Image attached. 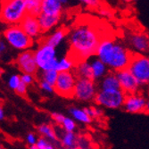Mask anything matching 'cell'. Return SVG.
I'll list each match as a JSON object with an SVG mask.
<instances>
[{
  "label": "cell",
  "instance_id": "obj_1",
  "mask_svg": "<svg viewBox=\"0 0 149 149\" xmlns=\"http://www.w3.org/2000/svg\"><path fill=\"white\" fill-rule=\"evenodd\" d=\"M67 37L70 46L68 56L76 64L87 61L96 55L100 41L104 38L98 28L88 22H79L73 26L69 30Z\"/></svg>",
  "mask_w": 149,
  "mask_h": 149
},
{
  "label": "cell",
  "instance_id": "obj_21",
  "mask_svg": "<svg viewBox=\"0 0 149 149\" xmlns=\"http://www.w3.org/2000/svg\"><path fill=\"white\" fill-rule=\"evenodd\" d=\"M37 130L41 138H44L55 144L58 142V135L52 125L48 123H41L37 127Z\"/></svg>",
  "mask_w": 149,
  "mask_h": 149
},
{
  "label": "cell",
  "instance_id": "obj_27",
  "mask_svg": "<svg viewBox=\"0 0 149 149\" xmlns=\"http://www.w3.org/2000/svg\"><path fill=\"white\" fill-rule=\"evenodd\" d=\"M62 129L63 130L64 132H75L77 125H76V121L68 116H65L62 124L60 125Z\"/></svg>",
  "mask_w": 149,
  "mask_h": 149
},
{
  "label": "cell",
  "instance_id": "obj_22",
  "mask_svg": "<svg viewBox=\"0 0 149 149\" xmlns=\"http://www.w3.org/2000/svg\"><path fill=\"white\" fill-rule=\"evenodd\" d=\"M72 118L75 120L78 121L79 123L82 124H90L92 123V119L87 114L84 109L81 108H77V107H72L69 110Z\"/></svg>",
  "mask_w": 149,
  "mask_h": 149
},
{
  "label": "cell",
  "instance_id": "obj_20",
  "mask_svg": "<svg viewBox=\"0 0 149 149\" xmlns=\"http://www.w3.org/2000/svg\"><path fill=\"white\" fill-rule=\"evenodd\" d=\"M72 72L78 79H88L93 80L91 65L88 60L77 63Z\"/></svg>",
  "mask_w": 149,
  "mask_h": 149
},
{
  "label": "cell",
  "instance_id": "obj_5",
  "mask_svg": "<svg viewBox=\"0 0 149 149\" xmlns=\"http://www.w3.org/2000/svg\"><path fill=\"white\" fill-rule=\"evenodd\" d=\"M38 45L34 50V57L39 72L56 70L58 61L56 49L42 41H38Z\"/></svg>",
  "mask_w": 149,
  "mask_h": 149
},
{
  "label": "cell",
  "instance_id": "obj_24",
  "mask_svg": "<svg viewBox=\"0 0 149 149\" xmlns=\"http://www.w3.org/2000/svg\"><path fill=\"white\" fill-rule=\"evenodd\" d=\"M76 63L69 56H66L63 58L58 59L56 66V71L59 72H72Z\"/></svg>",
  "mask_w": 149,
  "mask_h": 149
},
{
  "label": "cell",
  "instance_id": "obj_28",
  "mask_svg": "<svg viewBox=\"0 0 149 149\" xmlns=\"http://www.w3.org/2000/svg\"><path fill=\"white\" fill-rule=\"evenodd\" d=\"M87 114L92 119H99L103 116L104 112L100 107H96V106H88L83 108Z\"/></svg>",
  "mask_w": 149,
  "mask_h": 149
},
{
  "label": "cell",
  "instance_id": "obj_48",
  "mask_svg": "<svg viewBox=\"0 0 149 149\" xmlns=\"http://www.w3.org/2000/svg\"><path fill=\"white\" fill-rule=\"evenodd\" d=\"M0 1H1V0H0Z\"/></svg>",
  "mask_w": 149,
  "mask_h": 149
},
{
  "label": "cell",
  "instance_id": "obj_6",
  "mask_svg": "<svg viewBox=\"0 0 149 149\" xmlns=\"http://www.w3.org/2000/svg\"><path fill=\"white\" fill-rule=\"evenodd\" d=\"M127 69L137 79L141 88L149 86V56L133 54Z\"/></svg>",
  "mask_w": 149,
  "mask_h": 149
},
{
  "label": "cell",
  "instance_id": "obj_47",
  "mask_svg": "<svg viewBox=\"0 0 149 149\" xmlns=\"http://www.w3.org/2000/svg\"><path fill=\"white\" fill-rule=\"evenodd\" d=\"M74 149H79V148H77V147H76V148H74Z\"/></svg>",
  "mask_w": 149,
  "mask_h": 149
},
{
  "label": "cell",
  "instance_id": "obj_3",
  "mask_svg": "<svg viewBox=\"0 0 149 149\" xmlns=\"http://www.w3.org/2000/svg\"><path fill=\"white\" fill-rule=\"evenodd\" d=\"M27 13L25 0H1L0 1V22L12 26L19 25Z\"/></svg>",
  "mask_w": 149,
  "mask_h": 149
},
{
  "label": "cell",
  "instance_id": "obj_23",
  "mask_svg": "<svg viewBox=\"0 0 149 149\" xmlns=\"http://www.w3.org/2000/svg\"><path fill=\"white\" fill-rule=\"evenodd\" d=\"M78 138L75 132H63L61 136L60 142L65 149H74L77 147Z\"/></svg>",
  "mask_w": 149,
  "mask_h": 149
},
{
  "label": "cell",
  "instance_id": "obj_15",
  "mask_svg": "<svg viewBox=\"0 0 149 149\" xmlns=\"http://www.w3.org/2000/svg\"><path fill=\"white\" fill-rule=\"evenodd\" d=\"M69 30H67L64 27H59V28L56 29L53 32L43 36L38 41H42L53 47L56 48L64 40V38L68 35Z\"/></svg>",
  "mask_w": 149,
  "mask_h": 149
},
{
  "label": "cell",
  "instance_id": "obj_8",
  "mask_svg": "<svg viewBox=\"0 0 149 149\" xmlns=\"http://www.w3.org/2000/svg\"><path fill=\"white\" fill-rule=\"evenodd\" d=\"M97 91L98 87L96 81L88 79H77L72 98L79 102H91L94 101Z\"/></svg>",
  "mask_w": 149,
  "mask_h": 149
},
{
  "label": "cell",
  "instance_id": "obj_37",
  "mask_svg": "<svg viewBox=\"0 0 149 149\" xmlns=\"http://www.w3.org/2000/svg\"><path fill=\"white\" fill-rule=\"evenodd\" d=\"M51 117H52V119H53V120L55 121V123L57 124V125H61L62 124V123H63V119H64V115L63 114H62V113H53L52 114H51Z\"/></svg>",
  "mask_w": 149,
  "mask_h": 149
},
{
  "label": "cell",
  "instance_id": "obj_2",
  "mask_svg": "<svg viewBox=\"0 0 149 149\" xmlns=\"http://www.w3.org/2000/svg\"><path fill=\"white\" fill-rule=\"evenodd\" d=\"M132 56L133 53L123 42L107 37L103 38L95 55L113 72L127 69Z\"/></svg>",
  "mask_w": 149,
  "mask_h": 149
},
{
  "label": "cell",
  "instance_id": "obj_44",
  "mask_svg": "<svg viewBox=\"0 0 149 149\" xmlns=\"http://www.w3.org/2000/svg\"><path fill=\"white\" fill-rule=\"evenodd\" d=\"M29 149H38V147L36 146H31Z\"/></svg>",
  "mask_w": 149,
  "mask_h": 149
},
{
  "label": "cell",
  "instance_id": "obj_30",
  "mask_svg": "<svg viewBox=\"0 0 149 149\" xmlns=\"http://www.w3.org/2000/svg\"><path fill=\"white\" fill-rule=\"evenodd\" d=\"M21 82L22 81H21L20 75H17V74L11 75L10 78L8 79V87L13 90H16V88H18Z\"/></svg>",
  "mask_w": 149,
  "mask_h": 149
},
{
  "label": "cell",
  "instance_id": "obj_31",
  "mask_svg": "<svg viewBox=\"0 0 149 149\" xmlns=\"http://www.w3.org/2000/svg\"><path fill=\"white\" fill-rule=\"evenodd\" d=\"M77 148L79 149H91V143L86 138H78Z\"/></svg>",
  "mask_w": 149,
  "mask_h": 149
},
{
  "label": "cell",
  "instance_id": "obj_13",
  "mask_svg": "<svg viewBox=\"0 0 149 149\" xmlns=\"http://www.w3.org/2000/svg\"><path fill=\"white\" fill-rule=\"evenodd\" d=\"M146 101V97L139 93L127 95L123 108L129 113H145Z\"/></svg>",
  "mask_w": 149,
  "mask_h": 149
},
{
  "label": "cell",
  "instance_id": "obj_35",
  "mask_svg": "<svg viewBox=\"0 0 149 149\" xmlns=\"http://www.w3.org/2000/svg\"><path fill=\"white\" fill-rule=\"evenodd\" d=\"M38 85H39V88H41L43 91L47 92V93H53V92H55V88H54V87L51 86L50 84L47 83L46 81L39 80L38 81Z\"/></svg>",
  "mask_w": 149,
  "mask_h": 149
},
{
  "label": "cell",
  "instance_id": "obj_16",
  "mask_svg": "<svg viewBox=\"0 0 149 149\" xmlns=\"http://www.w3.org/2000/svg\"><path fill=\"white\" fill-rule=\"evenodd\" d=\"M61 18L62 16H52L44 15V13H39V15L38 16V21L43 36L55 29L59 24Z\"/></svg>",
  "mask_w": 149,
  "mask_h": 149
},
{
  "label": "cell",
  "instance_id": "obj_38",
  "mask_svg": "<svg viewBox=\"0 0 149 149\" xmlns=\"http://www.w3.org/2000/svg\"><path fill=\"white\" fill-rule=\"evenodd\" d=\"M27 89H28V86L25 85L22 82H21L15 91L18 95H20V96H24V95L27 93Z\"/></svg>",
  "mask_w": 149,
  "mask_h": 149
},
{
  "label": "cell",
  "instance_id": "obj_29",
  "mask_svg": "<svg viewBox=\"0 0 149 149\" xmlns=\"http://www.w3.org/2000/svg\"><path fill=\"white\" fill-rule=\"evenodd\" d=\"M36 146L38 147V149H57L55 143H53L41 137L38 138Z\"/></svg>",
  "mask_w": 149,
  "mask_h": 149
},
{
  "label": "cell",
  "instance_id": "obj_25",
  "mask_svg": "<svg viewBox=\"0 0 149 149\" xmlns=\"http://www.w3.org/2000/svg\"><path fill=\"white\" fill-rule=\"evenodd\" d=\"M43 0H25V5L27 9V13L30 15L38 17L41 13Z\"/></svg>",
  "mask_w": 149,
  "mask_h": 149
},
{
  "label": "cell",
  "instance_id": "obj_17",
  "mask_svg": "<svg viewBox=\"0 0 149 149\" xmlns=\"http://www.w3.org/2000/svg\"><path fill=\"white\" fill-rule=\"evenodd\" d=\"M98 90L103 91H114L120 90V84L117 79L116 73L113 72H109L98 82Z\"/></svg>",
  "mask_w": 149,
  "mask_h": 149
},
{
  "label": "cell",
  "instance_id": "obj_18",
  "mask_svg": "<svg viewBox=\"0 0 149 149\" xmlns=\"http://www.w3.org/2000/svg\"><path fill=\"white\" fill-rule=\"evenodd\" d=\"M63 11V6L56 0H43L40 13L52 16H62Z\"/></svg>",
  "mask_w": 149,
  "mask_h": 149
},
{
  "label": "cell",
  "instance_id": "obj_45",
  "mask_svg": "<svg viewBox=\"0 0 149 149\" xmlns=\"http://www.w3.org/2000/svg\"><path fill=\"white\" fill-rule=\"evenodd\" d=\"M0 149H4V147L2 146V145H1V144H0Z\"/></svg>",
  "mask_w": 149,
  "mask_h": 149
},
{
  "label": "cell",
  "instance_id": "obj_26",
  "mask_svg": "<svg viewBox=\"0 0 149 149\" xmlns=\"http://www.w3.org/2000/svg\"><path fill=\"white\" fill-rule=\"evenodd\" d=\"M38 76L39 80L46 81L47 83H48L54 87L56 82L58 72L56 70H50V71H46V72H38Z\"/></svg>",
  "mask_w": 149,
  "mask_h": 149
},
{
  "label": "cell",
  "instance_id": "obj_9",
  "mask_svg": "<svg viewBox=\"0 0 149 149\" xmlns=\"http://www.w3.org/2000/svg\"><path fill=\"white\" fill-rule=\"evenodd\" d=\"M126 44L133 54L146 55L149 54V33L134 31L126 35Z\"/></svg>",
  "mask_w": 149,
  "mask_h": 149
},
{
  "label": "cell",
  "instance_id": "obj_11",
  "mask_svg": "<svg viewBox=\"0 0 149 149\" xmlns=\"http://www.w3.org/2000/svg\"><path fill=\"white\" fill-rule=\"evenodd\" d=\"M18 69L26 74H31L33 76L38 75V68L35 61L34 52L32 50H26L21 52L15 61Z\"/></svg>",
  "mask_w": 149,
  "mask_h": 149
},
{
  "label": "cell",
  "instance_id": "obj_41",
  "mask_svg": "<svg viewBox=\"0 0 149 149\" xmlns=\"http://www.w3.org/2000/svg\"><path fill=\"white\" fill-rule=\"evenodd\" d=\"M123 1L126 4H132V3H136L139 1V0H123Z\"/></svg>",
  "mask_w": 149,
  "mask_h": 149
},
{
  "label": "cell",
  "instance_id": "obj_36",
  "mask_svg": "<svg viewBox=\"0 0 149 149\" xmlns=\"http://www.w3.org/2000/svg\"><path fill=\"white\" fill-rule=\"evenodd\" d=\"M98 13H99V15L101 16H103L104 18H107V19L111 18L113 16V15L110 9H108L107 7H102V6H99Z\"/></svg>",
  "mask_w": 149,
  "mask_h": 149
},
{
  "label": "cell",
  "instance_id": "obj_4",
  "mask_svg": "<svg viewBox=\"0 0 149 149\" xmlns=\"http://www.w3.org/2000/svg\"><path fill=\"white\" fill-rule=\"evenodd\" d=\"M2 38L7 45L21 52L31 50L35 44L34 40L22 31L20 25L7 26L3 31Z\"/></svg>",
  "mask_w": 149,
  "mask_h": 149
},
{
  "label": "cell",
  "instance_id": "obj_10",
  "mask_svg": "<svg viewBox=\"0 0 149 149\" xmlns=\"http://www.w3.org/2000/svg\"><path fill=\"white\" fill-rule=\"evenodd\" d=\"M77 77L73 72H59L56 82L54 86L55 92L64 98H72Z\"/></svg>",
  "mask_w": 149,
  "mask_h": 149
},
{
  "label": "cell",
  "instance_id": "obj_40",
  "mask_svg": "<svg viewBox=\"0 0 149 149\" xmlns=\"http://www.w3.org/2000/svg\"><path fill=\"white\" fill-rule=\"evenodd\" d=\"M4 118H5V112H4V110H3L2 106L0 105V120H4Z\"/></svg>",
  "mask_w": 149,
  "mask_h": 149
},
{
  "label": "cell",
  "instance_id": "obj_19",
  "mask_svg": "<svg viewBox=\"0 0 149 149\" xmlns=\"http://www.w3.org/2000/svg\"><path fill=\"white\" fill-rule=\"evenodd\" d=\"M90 65H91V70H92V76H93V80L94 81H99L102 79L108 72H109V69L108 67L99 59L97 57L91 59L89 61Z\"/></svg>",
  "mask_w": 149,
  "mask_h": 149
},
{
  "label": "cell",
  "instance_id": "obj_14",
  "mask_svg": "<svg viewBox=\"0 0 149 149\" xmlns=\"http://www.w3.org/2000/svg\"><path fill=\"white\" fill-rule=\"evenodd\" d=\"M19 25L21 26L22 31L31 38H32L34 41H38L43 37V33L41 31V29H40L38 17L36 16L27 15Z\"/></svg>",
  "mask_w": 149,
  "mask_h": 149
},
{
  "label": "cell",
  "instance_id": "obj_33",
  "mask_svg": "<svg viewBox=\"0 0 149 149\" xmlns=\"http://www.w3.org/2000/svg\"><path fill=\"white\" fill-rule=\"evenodd\" d=\"M35 79V76L31 75V74H26V73H22L21 75V81L22 83H24L27 86H30L34 82Z\"/></svg>",
  "mask_w": 149,
  "mask_h": 149
},
{
  "label": "cell",
  "instance_id": "obj_42",
  "mask_svg": "<svg viewBox=\"0 0 149 149\" xmlns=\"http://www.w3.org/2000/svg\"><path fill=\"white\" fill-rule=\"evenodd\" d=\"M56 1H58L59 3H61L63 6H64V5H67V4H68L69 0H56Z\"/></svg>",
  "mask_w": 149,
  "mask_h": 149
},
{
  "label": "cell",
  "instance_id": "obj_32",
  "mask_svg": "<svg viewBox=\"0 0 149 149\" xmlns=\"http://www.w3.org/2000/svg\"><path fill=\"white\" fill-rule=\"evenodd\" d=\"M76 1L91 8L99 7V4H100L99 0H76Z\"/></svg>",
  "mask_w": 149,
  "mask_h": 149
},
{
  "label": "cell",
  "instance_id": "obj_34",
  "mask_svg": "<svg viewBox=\"0 0 149 149\" xmlns=\"http://www.w3.org/2000/svg\"><path fill=\"white\" fill-rule=\"evenodd\" d=\"M38 138L37 137V135L33 132H30L27 134L26 136V142L30 146H36L37 142H38Z\"/></svg>",
  "mask_w": 149,
  "mask_h": 149
},
{
  "label": "cell",
  "instance_id": "obj_12",
  "mask_svg": "<svg viewBox=\"0 0 149 149\" xmlns=\"http://www.w3.org/2000/svg\"><path fill=\"white\" fill-rule=\"evenodd\" d=\"M115 73L119 80L120 88L126 96L131 94H137L139 92L141 88L140 85L128 69L119 71Z\"/></svg>",
  "mask_w": 149,
  "mask_h": 149
},
{
  "label": "cell",
  "instance_id": "obj_7",
  "mask_svg": "<svg viewBox=\"0 0 149 149\" xmlns=\"http://www.w3.org/2000/svg\"><path fill=\"white\" fill-rule=\"evenodd\" d=\"M126 95L120 90L114 91H103L98 90L94 102L97 105L107 108V109H120L123 106Z\"/></svg>",
  "mask_w": 149,
  "mask_h": 149
},
{
  "label": "cell",
  "instance_id": "obj_43",
  "mask_svg": "<svg viewBox=\"0 0 149 149\" xmlns=\"http://www.w3.org/2000/svg\"><path fill=\"white\" fill-rule=\"evenodd\" d=\"M145 113H149V99L146 101V110H145Z\"/></svg>",
  "mask_w": 149,
  "mask_h": 149
},
{
  "label": "cell",
  "instance_id": "obj_46",
  "mask_svg": "<svg viewBox=\"0 0 149 149\" xmlns=\"http://www.w3.org/2000/svg\"><path fill=\"white\" fill-rule=\"evenodd\" d=\"M1 55H2V53H1V52H0V57H1Z\"/></svg>",
  "mask_w": 149,
  "mask_h": 149
},
{
  "label": "cell",
  "instance_id": "obj_39",
  "mask_svg": "<svg viewBox=\"0 0 149 149\" xmlns=\"http://www.w3.org/2000/svg\"><path fill=\"white\" fill-rule=\"evenodd\" d=\"M7 49V43L5 41V39L3 38L0 37V52L4 53Z\"/></svg>",
  "mask_w": 149,
  "mask_h": 149
}]
</instances>
